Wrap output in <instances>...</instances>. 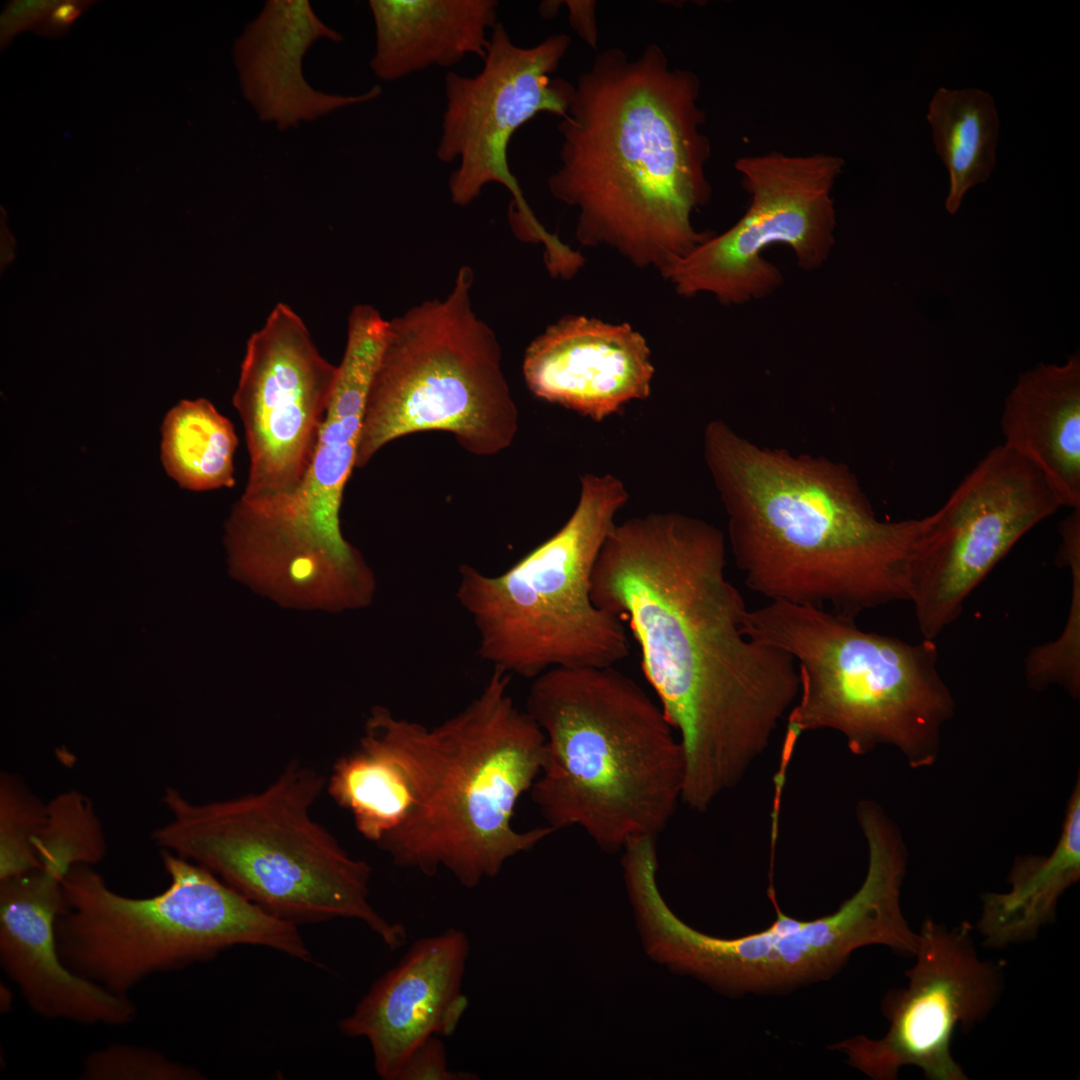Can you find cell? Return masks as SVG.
<instances>
[{
	"label": "cell",
	"mask_w": 1080,
	"mask_h": 1080,
	"mask_svg": "<svg viewBox=\"0 0 1080 1080\" xmlns=\"http://www.w3.org/2000/svg\"><path fill=\"white\" fill-rule=\"evenodd\" d=\"M724 534L678 512L615 524L591 577L594 604L623 622L684 757L682 802L704 812L744 778L797 700L786 651L745 635Z\"/></svg>",
	"instance_id": "obj_1"
},
{
	"label": "cell",
	"mask_w": 1080,
	"mask_h": 1080,
	"mask_svg": "<svg viewBox=\"0 0 1080 1080\" xmlns=\"http://www.w3.org/2000/svg\"><path fill=\"white\" fill-rule=\"evenodd\" d=\"M700 90L698 76L672 68L657 44L634 59L603 50L578 77L548 188L576 208L580 244L661 274L713 234L693 224L712 195Z\"/></svg>",
	"instance_id": "obj_2"
},
{
	"label": "cell",
	"mask_w": 1080,
	"mask_h": 1080,
	"mask_svg": "<svg viewBox=\"0 0 1080 1080\" xmlns=\"http://www.w3.org/2000/svg\"><path fill=\"white\" fill-rule=\"evenodd\" d=\"M703 450L751 590L854 619L908 601L932 514L881 520L847 465L759 446L723 420L706 425Z\"/></svg>",
	"instance_id": "obj_3"
},
{
	"label": "cell",
	"mask_w": 1080,
	"mask_h": 1080,
	"mask_svg": "<svg viewBox=\"0 0 1080 1080\" xmlns=\"http://www.w3.org/2000/svg\"><path fill=\"white\" fill-rule=\"evenodd\" d=\"M510 677L494 670L470 704L432 728L371 710L365 725L397 757L414 796L403 824L377 845L397 866L427 876L445 869L474 888L555 832L512 824L540 773L545 737L509 695Z\"/></svg>",
	"instance_id": "obj_4"
},
{
	"label": "cell",
	"mask_w": 1080,
	"mask_h": 1080,
	"mask_svg": "<svg viewBox=\"0 0 1080 1080\" xmlns=\"http://www.w3.org/2000/svg\"><path fill=\"white\" fill-rule=\"evenodd\" d=\"M545 737L531 798L546 826L577 827L605 852L657 836L682 802L684 757L657 701L608 667H555L526 710Z\"/></svg>",
	"instance_id": "obj_5"
},
{
	"label": "cell",
	"mask_w": 1080,
	"mask_h": 1080,
	"mask_svg": "<svg viewBox=\"0 0 1080 1080\" xmlns=\"http://www.w3.org/2000/svg\"><path fill=\"white\" fill-rule=\"evenodd\" d=\"M326 782L294 762L262 791L226 800L196 803L167 787L161 802L169 818L151 838L280 919L297 926L358 920L395 950L406 930L373 907L371 866L311 815Z\"/></svg>",
	"instance_id": "obj_6"
},
{
	"label": "cell",
	"mask_w": 1080,
	"mask_h": 1080,
	"mask_svg": "<svg viewBox=\"0 0 1080 1080\" xmlns=\"http://www.w3.org/2000/svg\"><path fill=\"white\" fill-rule=\"evenodd\" d=\"M743 631L797 664L800 689L786 734L833 730L856 755L890 745L914 767L933 761L955 706L933 640L908 643L862 630L854 618L784 601L748 610Z\"/></svg>",
	"instance_id": "obj_7"
},
{
	"label": "cell",
	"mask_w": 1080,
	"mask_h": 1080,
	"mask_svg": "<svg viewBox=\"0 0 1080 1080\" xmlns=\"http://www.w3.org/2000/svg\"><path fill=\"white\" fill-rule=\"evenodd\" d=\"M160 857L169 884L150 897L112 890L93 866L68 871L55 931L70 970L128 996L150 977L211 960L235 946L312 959L297 925L265 911L193 861L166 850Z\"/></svg>",
	"instance_id": "obj_8"
},
{
	"label": "cell",
	"mask_w": 1080,
	"mask_h": 1080,
	"mask_svg": "<svg viewBox=\"0 0 1080 1080\" xmlns=\"http://www.w3.org/2000/svg\"><path fill=\"white\" fill-rule=\"evenodd\" d=\"M628 492L614 475L586 473L571 516L505 572L459 568L456 598L478 634V654L508 675L608 667L630 652L621 620L597 607L591 577Z\"/></svg>",
	"instance_id": "obj_9"
},
{
	"label": "cell",
	"mask_w": 1080,
	"mask_h": 1080,
	"mask_svg": "<svg viewBox=\"0 0 1080 1080\" xmlns=\"http://www.w3.org/2000/svg\"><path fill=\"white\" fill-rule=\"evenodd\" d=\"M869 850L866 877L839 909L804 921L784 914L769 897L776 919L765 930L738 938L699 932L668 907L656 884L642 886L631 904L645 949L671 970L731 993L762 992L826 979L858 948L885 945L914 957L918 933L900 906L906 851L896 828L884 818L865 820Z\"/></svg>",
	"instance_id": "obj_10"
},
{
	"label": "cell",
	"mask_w": 1080,
	"mask_h": 1080,
	"mask_svg": "<svg viewBox=\"0 0 1080 1080\" xmlns=\"http://www.w3.org/2000/svg\"><path fill=\"white\" fill-rule=\"evenodd\" d=\"M473 271H458L450 294L389 321L371 382L356 467L412 433H451L470 453L495 455L512 443L518 411L494 331L472 308Z\"/></svg>",
	"instance_id": "obj_11"
},
{
	"label": "cell",
	"mask_w": 1080,
	"mask_h": 1080,
	"mask_svg": "<svg viewBox=\"0 0 1080 1080\" xmlns=\"http://www.w3.org/2000/svg\"><path fill=\"white\" fill-rule=\"evenodd\" d=\"M749 205L742 217L712 234L662 273L683 297L705 293L736 306L768 297L784 282L781 270L763 253L788 247L799 268L820 269L835 247L833 189L844 160L833 154L770 152L736 160Z\"/></svg>",
	"instance_id": "obj_12"
},
{
	"label": "cell",
	"mask_w": 1080,
	"mask_h": 1080,
	"mask_svg": "<svg viewBox=\"0 0 1080 1080\" xmlns=\"http://www.w3.org/2000/svg\"><path fill=\"white\" fill-rule=\"evenodd\" d=\"M571 39L553 34L531 47L514 43L498 22L490 34L483 66L474 75L450 71L444 80L445 110L436 157L457 161L448 186L453 203H472L490 183L506 187L513 196L510 223L525 242L541 243L544 254L562 249V241L536 219L508 164L514 133L538 113L563 117L574 85L552 78L566 55Z\"/></svg>",
	"instance_id": "obj_13"
},
{
	"label": "cell",
	"mask_w": 1080,
	"mask_h": 1080,
	"mask_svg": "<svg viewBox=\"0 0 1080 1080\" xmlns=\"http://www.w3.org/2000/svg\"><path fill=\"white\" fill-rule=\"evenodd\" d=\"M338 367L318 351L302 318L278 303L247 340L232 401L249 473L236 502L266 512L301 488L330 405Z\"/></svg>",
	"instance_id": "obj_14"
},
{
	"label": "cell",
	"mask_w": 1080,
	"mask_h": 1080,
	"mask_svg": "<svg viewBox=\"0 0 1080 1080\" xmlns=\"http://www.w3.org/2000/svg\"><path fill=\"white\" fill-rule=\"evenodd\" d=\"M1060 501L1042 474L1003 444L993 447L932 513L915 561L908 601L934 640L961 614L969 594Z\"/></svg>",
	"instance_id": "obj_15"
},
{
	"label": "cell",
	"mask_w": 1080,
	"mask_h": 1080,
	"mask_svg": "<svg viewBox=\"0 0 1080 1080\" xmlns=\"http://www.w3.org/2000/svg\"><path fill=\"white\" fill-rule=\"evenodd\" d=\"M963 922L947 929L925 920L918 933L915 965L908 984L890 991L883 1013L890 1022L881 1039L859 1035L830 1046L851 1066L875 1080H893L906 1065L930 1080H966L951 1053L957 1028L971 1029L985 1020L1002 988V965L981 960Z\"/></svg>",
	"instance_id": "obj_16"
},
{
	"label": "cell",
	"mask_w": 1080,
	"mask_h": 1080,
	"mask_svg": "<svg viewBox=\"0 0 1080 1080\" xmlns=\"http://www.w3.org/2000/svg\"><path fill=\"white\" fill-rule=\"evenodd\" d=\"M469 951L466 934L455 928L419 939L339 1021L343 1035L369 1042L381 1079L396 1080L428 1037L453 1035L468 1006L461 986Z\"/></svg>",
	"instance_id": "obj_17"
},
{
	"label": "cell",
	"mask_w": 1080,
	"mask_h": 1080,
	"mask_svg": "<svg viewBox=\"0 0 1080 1080\" xmlns=\"http://www.w3.org/2000/svg\"><path fill=\"white\" fill-rule=\"evenodd\" d=\"M63 879L42 869L0 881V964L37 1015L81 1025L122 1026L136 1006L62 961L55 922Z\"/></svg>",
	"instance_id": "obj_18"
},
{
	"label": "cell",
	"mask_w": 1080,
	"mask_h": 1080,
	"mask_svg": "<svg viewBox=\"0 0 1080 1080\" xmlns=\"http://www.w3.org/2000/svg\"><path fill=\"white\" fill-rule=\"evenodd\" d=\"M373 375L374 367L365 358L348 356L341 360L316 450L301 488L276 509L249 513L254 530L280 552L347 567L363 559L342 534L340 509L346 482L356 467Z\"/></svg>",
	"instance_id": "obj_19"
},
{
	"label": "cell",
	"mask_w": 1080,
	"mask_h": 1080,
	"mask_svg": "<svg viewBox=\"0 0 1080 1080\" xmlns=\"http://www.w3.org/2000/svg\"><path fill=\"white\" fill-rule=\"evenodd\" d=\"M522 369L535 396L595 422L647 399L655 372L640 332L583 315L547 327L527 347Z\"/></svg>",
	"instance_id": "obj_20"
},
{
	"label": "cell",
	"mask_w": 1080,
	"mask_h": 1080,
	"mask_svg": "<svg viewBox=\"0 0 1080 1080\" xmlns=\"http://www.w3.org/2000/svg\"><path fill=\"white\" fill-rule=\"evenodd\" d=\"M321 39L341 43L343 36L307 0H268L245 25L234 42L233 61L242 94L261 121L288 130L380 96L378 85L354 95L314 89L302 63Z\"/></svg>",
	"instance_id": "obj_21"
},
{
	"label": "cell",
	"mask_w": 1080,
	"mask_h": 1080,
	"mask_svg": "<svg viewBox=\"0 0 1080 1080\" xmlns=\"http://www.w3.org/2000/svg\"><path fill=\"white\" fill-rule=\"evenodd\" d=\"M1002 443L1045 478L1062 507L1080 509V355L1019 374L1004 400Z\"/></svg>",
	"instance_id": "obj_22"
},
{
	"label": "cell",
	"mask_w": 1080,
	"mask_h": 1080,
	"mask_svg": "<svg viewBox=\"0 0 1080 1080\" xmlns=\"http://www.w3.org/2000/svg\"><path fill=\"white\" fill-rule=\"evenodd\" d=\"M375 76L395 81L432 66L481 60L498 21L496 0H370Z\"/></svg>",
	"instance_id": "obj_23"
},
{
	"label": "cell",
	"mask_w": 1080,
	"mask_h": 1080,
	"mask_svg": "<svg viewBox=\"0 0 1080 1080\" xmlns=\"http://www.w3.org/2000/svg\"><path fill=\"white\" fill-rule=\"evenodd\" d=\"M1080 878V787L1068 802L1059 841L1048 856L1015 861L1011 889L988 893L978 922L986 945L1003 948L1036 937L1053 922L1061 895Z\"/></svg>",
	"instance_id": "obj_24"
},
{
	"label": "cell",
	"mask_w": 1080,
	"mask_h": 1080,
	"mask_svg": "<svg viewBox=\"0 0 1080 1080\" xmlns=\"http://www.w3.org/2000/svg\"><path fill=\"white\" fill-rule=\"evenodd\" d=\"M326 785L331 798L350 812L357 831L376 845L403 824L414 804L403 766L367 726L358 748L336 760Z\"/></svg>",
	"instance_id": "obj_25"
},
{
	"label": "cell",
	"mask_w": 1080,
	"mask_h": 1080,
	"mask_svg": "<svg viewBox=\"0 0 1080 1080\" xmlns=\"http://www.w3.org/2000/svg\"><path fill=\"white\" fill-rule=\"evenodd\" d=\"M927 119L936 151L949 172L945 206L955 214L965 193L985 182L995 166L999 121L993 98L978 89L934 94Z\"/></svg>",
	"instance_id": "obj_26"
},
{
	"label": "cell",
	"mask_w": 1080,
	"mask_h": 1080,
	"mask_svg": "<svg viewBox=\"0 0 1080 1080\" xmlns=\"http://www.w3.org/2000/svg\"><path fill=\"white\" fill-rule=\"evenodd\" d=\"M161 460L180 487L207 491L234 485V427L206 399L182 400L163 421Z\"/></svg>",
	"instance_id": "obj_27"
},
{
	"label": "cell",
	"mask_w": 1080,
	"mask_h": 1080,
	"mask_svg": "<svg viewBox=\"0 0 1080 1080\" xmlns=\"http://www.w3.org/2000/svg\"><path fill=\"white\" fill-rule=\"evenodd\" d=\"M40 869L61 879L77 865L95 866L106 854L102 825L90 799L69 790L47 803V819L36 842Z\"/></svg>",
	"instance_id": "obj_28"
},
{
	"label": "cell",
	"mask_w": 1080,
	"mask_h": 1080,
	"mask_svg": "<svg viewBox=\"0 0 1080 1080\" xmlns=\"http://www.w3.org/2000/svg\"><path fill=\"white\" fill-rule=\"evenodd\" d=\"M47 819V803L17 775L0 777V881L16 878L40 864L36 842Z\"/></svg>",
	"instance_id": "obj_29"
},
{
	"label": "cell",
	"mask_w": 1080,
	"mask_h": 1080,
	"mask_svg": "<svg viewBox=\"0 0 1080 1080\" xmlns=\"http://www.w3.org/2000/svg\"><path fill=\"white\" fill-rule=\"evenodd\" d=\"M1064 565L1070 568L1073 581L1068 621L1057 640L1029 652L1025 671L1029 682L1036 687L1060 684L1077 696L1080 688V556L1069 558Z\"/></svg>",
	"instance_id": "obj_30"
},
{
	"label": "cell",
	"mask_w": 1080,
	"mask_h": 1080,
	"mask_svg": "<svg viewBox=\"0 0 1080 1080\" xmlns=\"http://www.w3.org/2000/svg\"><path fill=\"white\" fill-rule=\"evenodd\" d=\"M82 1080H202L205 1075L149 1047L110 1044L82 1061Z\"/></svg>",
	"instance_id": "obj_31"
},
{
	"label": "cell",
	"mask_w": 1080,
	"mask_h": 1080,
	"mask_svg": "<svg viewBox=\"0 0 1080 1080\" xmlns=\"http://www.w3.org/2000/svg\"><path fill=\"white\" fill-rule=\"evenodd\" d=\"M471 1072L453 1071L448 1067L447 1051L439 1036H430L420 1043L402 1065L396 1080H475Z\"/></svg>",
	"instance_id": "obj_32"
},
{
	"label": "cell",
	"mask_w": 1080,
	"mask_h": 1080,
	"mask_svg": "<svg viewBox=\"0 0 1080 1080\" xmlns=\"http://www.w3.org/2000/svg\"><path fill=\"white\" fill-rule=\"evenodd\" d=\"M58 0H15L9 2L0 17V44L6 48L20 32L34 30Z\"/></svg>",
	"instance_id": "obj_33"
},
{
	"label": "cell",
	"mask_w": 1080,
	"mask_h": 1080,
	"mask_svg": "<svg viewBox=\"0 0 1080 1080\" xmlns=\"http://www.w3.org/2000/svg\"><path fill=\"white\" fill-rule=\"evenodd\" d=\"M92 3L85 0H60L33 31L43 36H61Z\"/></svg>",
	"instance_id": "obj_34"
},
{
	"label": "cell",
	"mask_w": 1080,
	"mask_h": 1080,
	"mask_svg": "<svg viewBox=\"0 0 1080 1080\" xmlns=\"http://www.w3.org/2000/svg\"><path fill=\"white\" fill-rule=\"evenodd\" d=\"M567 7L570 11V22L575 30L585 38V40L592 46L596 44V27L594 18V3L580 2V1H568Z\"/></svg>",
	"instance_id": "obj_35"
}]
</instances>
